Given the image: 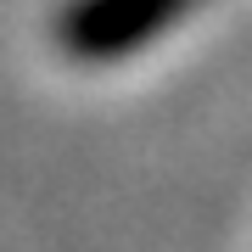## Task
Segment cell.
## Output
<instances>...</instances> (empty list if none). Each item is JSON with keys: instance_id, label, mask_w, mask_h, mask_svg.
<instances>
[{"instance_id": "1", "label": "cell", "mask_w": 252, "mask_h": 252, "mask_svg": "<svg viewBox=\"0 0 252 252\" xmlns=\"http://www.w3.org/2000/svg\"><path fill=\"white\" fill-rule=\"evenodd\" d=\"M190 6L196 0H73L62 11V23H56V34L73 56L107 62V56H124L135 45H152Z\"/></svg>"}]
</instances>
